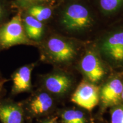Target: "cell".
Here are the masks:
<instances>
[{"label":"cell","instance_id":"d6986e66","mask_svg":"<svg viewBox=\"0 0 123 123\" xmlns=\"http://www.w3.org/2000/svg\"><path fill=\"white\" fill-rule=\"evenodd\" d=\"M42 123H58V121H56V119H55V118H54V119H53L46 121Z\"/></svg>","mask_w":123,"mask_h":123},{"label":"cell","instance_id":"4fadbf2b","mask_svg":"<svg viewBox=\"0 0 123 123\" xmlns=\"http://www.w3.org/2000/svg\"><path fill=\"white\" fill-rule=\"evenodd\" d=\"M25 13L31 15L40 22H44L50 19L52 10L50 7L43 5H35L25 9Z\"/></svg>","mask_w":123,"mask_h":123},{"label":"cell","instance_id":"3957f363","mask_svg":"<svg viewBox=\"0 0 123 123\" xmlns=\"http://www.w3.org/2000/svg\"><path fill=\"white\" fill-rule=\"evenodd\" d=\"M61 24L68 30H80L90 25V13L83 6L78 4H72L64 11L61 18Z\"/></svg>","mask_w":123,"mask_h":123},{"label":"cell","instance_id":"5bb4252c","mask_svg":"<svg viewBox=\"0 0 123 123\" xmlns=\"http://www.w3.org/2000/svg\"><path fill=\"white\" fill-rule=\"evenodd\" d=\"M62 119L64 123H86L83 113L78 110L66 111L62 114Z\"/></svg>","mask_w":123,"mask_h":123},{"label":"cell","instance_id":"ac0fdd59","mask_svg":"<svg viewBox=\"0 0 123 123\" xmlns=\"http://www.w3.org/2000/svg\"><path fill=\"white\" fill-rule=\"evenodd\" d=\"M6 15V10L2 3L0 2V24Z\"/></svg>","mask_w":123,"mask_h":123},{"label":"cell","instance_id":"ffe728a7","mask_svg":"<svg viewBox=\"0 0 123 123\" xmlns=\"http://www.w3.org/2000/svg\"><path fill=\"white\" fill-rule=\"evenodd\" d=\"M121 99L123 100V93H122V96H121Z\"/></svg>","mask_w":123,"mask_h":123},{"label":"cell","instance_id":"2e32d148","mask_svg":"<svg viewBox=\"0 0 123 123\" xmlns=\"http://www.w3.org/2000/svg\"><path fill=\"white\" fill-rule=\"evenodd\" d=\"M50 0H15L12 3V6L14 8L18 9H25L31 6L35 5H42Z\"/></svg>","mask_w":123,"mask_h":123},{"label":"cell","instance_id":"ba28073f","mask_svg":"<svg viewBox=\"0 0 123 123\" xmlns=\"http://www.w3.org/2000/svg\"><path fill=\"white\" fill-rule=\"evenodd\" d=\"M34 66V64L22 66L14 73L12 76L14 93H21L30 90L31 86V73Z\"/></svg>","mask_w":123,"mask_h":123},{"label":"cell","instance_id":"6da1fadb","mask_svg":"<svg viewBox=\"0 0 123 123\" xmlns=\"http://www.w3.org/2000/svg\"><path fill=\"white\" fill-rule=\"evenodd\" d=\"M25 44L35 46L38 42L29 39L25 30L21 12L10 21L0 25V50L12 46Z\"/></svg>","mask_w":123,"mask_h":123},{"label":"cell","instance_id":"e0dca14e","mask_svg":"<svg viewBox=\"0 0 123 123\" xmlns=\"http://www.w3.org/2000/svg\"><path fill=\"white\" fill-rule=\"evenodd\" d=\"M111 123H123V107H118L112 110Z\"/></svg>","mask_w":123,"mask_h":123},{"label":"cell","instance_id":"277c9868","mask_svg":"<svg viewBox=\"0 0 123 123\" xmlns=\"http://www.w3.org/2000/svg\"><path fill=\"white\" fill-rule=\"evenodd\" d=\"M71 101L86 110H92L99 103V89L93 84L83 81L73 93Z\"/></svg>","mask_w":123,"mask_h":123},{"label":"cell","instance_id":"7c38bea8","mask_svg":"<svg viewBox=\"0 0 123 123\" xmlns=\"http://www.w3.org/2000/svg\"><path fill=\"white\" fill-rule=\"evenodd\" d=\"M53 99L47 93H40L32 99L30 103V110L34 114L40 115L49 111L53 105Z\"/></svg>","mask_w":123,"mask_h":123},{"label":"cell","instance_id":"30bf717a","mask_svg":"<svg viewBox=\"0 0 123 123\" xmlns=\"http://www.w3.org/2000/svg\"><path fill=\"white\" fill-rule=\"evenodd\" d=\"M22 21L25 30L29 39L39 42L44 33L43 23L26 13L22 17Z\"/></svg>","mask_w":123,"mask_h":123},{"label":"cell","instance_id":"8992f818","mask_svg":"<svg viewBox=\"0 0 123 123\" xmlns=\"http://www.w3.org/2000/svg\"><path fill=\"white\" fill-rule=\"evenodd\" d=\"M123 84L120 79H114L108 82L101 90L100 98L105 105L117 104L121 99Z\"/></svg>","mask_w":123,"mask_h":123},{"label":"cell","instance_id":"5b68a950","mask_svg":"<svg viewBox=\"0 0 123 123\" xmlns=\"http://www.w3.org/2000/svg\"><path fill=\"white\" fill-rule=\"evenodd\" d=\"M83 73L92 83H96L102 79L104 70L99 58L92 53H88L83 58L80 63Z\"/></svg>","mask_w":123,"mask_h":123},{"label":"cell","instance_id":"7a4b0ae2","mask_svg":"<svg viewBox=\"0 0 123 123\" xmlns=\"http://www.w3.org/2000/svg\"><path fill=\"white\" fill-rule=\"evenodd\" d=\"M45 54L56 63L68 62L74 58L76 50L70 41L58 37H52L43 44Z\"/></svg>","mask_w":123,"mask_h":123},{"label":"cell","instance_id":"9a60e30c","mask_svg":"<svg viewBox=\"0 0 123 123\" xmlns=\"http://www.w3.org/2000/svg\"><path fill=\"white\" fill-rule=\"evenodd\" d=\"M123 2V0H100V5L104 12L110 13L116 10Z\"/></svg>","mask_w":123,"mask_h":123},{"label":"cell","instance_id":"52a82bcc","mask_svg":"<svg viewBox=\"0 0 123 123\" xmlns=\"http://www.w3.org/2000/svg\"><path fill=\"white\" fill-rule=\"evenodd\" d=\"M104 54L116 61H123V31L106 39L101 46Z\"/></svg>","mask_w":123,"mask_h":123},{"label":"cell","instance_id":"8fae6325","mask_svg":"<svg viewBox=\"0 0 123 123\" xmlns=\"http://www.w3.org/2000/svg\"><path fill=\"white\" fill-rule=\"evenodd\" d=\"M0 120L2 123H23L22 111L19 107L14 104L1 105Z\"/></svg>","mask_w":123,"mask_h":123},{"label":"cell","instance_id":"9c48e42d","mask_svg":"<svg viewBox=\"0 0 123 123\" xmlns=\"http://www.w3.org/2000/svg\"><path fill=\"white\" fill-rule=\"evenodd\" d=\"M70 78L63 73H54L45 78L44 85L49 91L55 94L65 93L71 86Z\"/></svg>","mask_w":123,"mask_h":123},{"label":"cell","instance_id":"44dd1931","mask_svg":"<svg viewBox=\"0 0 123 123\" xmlns=\"http://www.w3.org/2000/svg\"><path fill=\"white\" fill-rule=\"evenodd\" d=\"M2 83H0V88H1V87L2 86Z\"/></svg>","mask_w":123,"mask_h":123}]
</instances>
